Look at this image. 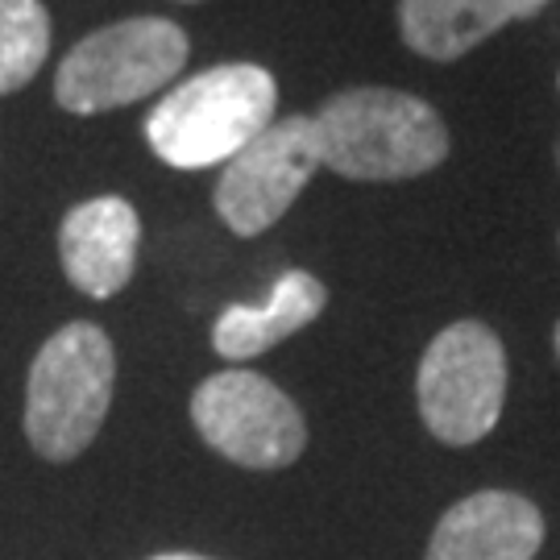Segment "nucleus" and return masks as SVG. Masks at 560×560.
I'll return each instance as SVG.
<instances>
[{
  "label": "nucleus",
  "instance_id": "1",
  "mask_svg": "<svg viewBox=\"0 0 560 560\" xmlns=\"http://www.w3.org/2000/svg\"><path fill=\"white\" fill-rule=\"evenodd\" d=\"M320 166L345 179H416L448 159V129L428 101L399 88H349L312 117Z\"/></svg>",
  "mask_w": 560,
  "mask_h": 560
},
{
  "label": "nucleus",
  "instance_id": "2",
  "mask_svg": "<svg viewBox=\"0 0 560 560\" xmlns=\"http://www.w3.org/2000/svg\"><path fill=\"white\" fill-rule=\"evenodd\" d=\"M279 88L258 62H221L171 88L145 117V141L166 166L203 171L237 159L275 120Z\"/></svg>",
  "mask_w": 560,
  "mask_h": 560
},
{
  "label": "nucleus",
  "instance_id": "3",
  "mask_svg": "<svg viewBox=\"0 0 560 560\" xmlns=\"http://www.w3.org/2000/svg\"><path fill=\"white\" fill-rule=\"evenodd\" d=\"M117 386V349L101 324L71 320L38 349L25 378V441L42 460L83 457L101 436Z\"/></svg>",
  "mask_w": 560,
  "mask_h": 560
},
{
  "label": "nucleus",
  "instance_id": "4",
  "mask_svg": "<svg viewBox=\"0 0 560 560\" xmlns=\"http://www.w3.org/2000/svg\"><path fill=\"white\" fill-rule=\"evenodd\" d=\"M191 55V42L175 21L129 18L113 21L62 55L55 101L67 113L96 117L154 96L175 80Z\"/></svg>",
  "mask_w": 560,
  "mask_h": 560
},
{
  "label": "nucleus",
  "instance_id": "5",
  "mask_svg": "<svg viewBox=\"0 0 560 560\" xmlns=\"http://www.w3.org/2000/svg\"><path fill=\"white\" fill-rule=\"evenodd\" d=\"M416 399L436 441L460 448L490 436L506 399V353L494 328L481 320L448 324L420 358Z\"/></svg>",
  "mask_w": 560,
  "mask_h": 560
},
{
  "label": "nucleus",
  "instance_id": "6",
  "mask_svg": "<svg viewBox=\"0 0 560 560\" xmlns=\"http://www.w3.org/2000/svg\"><path fill=\"white\" fill-rule=\"evenodd\" d=\"M191 423L217 457L241 469H287L307 448V423L295 399L254 370H221L191 395Z\"/></svg>",
  "mask_w": 560,
  "mask_h": 560
},
{
  "label": "nucleus",
  "instance_id": "7",
  "mask_svg": "<svg viewBox=\"0 0 560 560\" xmlns=\"http://www.w3.org/2000/svg\"><path fill=\"white\" fill-rule=\"evenodd\" d=\"M316 166H320V150H316L312 117L270 120L237 159L224 162L221 183L212 191L217 217L237 237H258L287 217V208L300 200Z\"/></svg>",
  "mask_w": 560,
  "mask_h": 560
},
{
  "label": "nucleus",
  "instance_id": "8",
  "mask_svg": "<svg viewBox=\"0 0 560 560\" xmlns=\"http://www.w3.org/2000/svg\"><path fill=\"white\" fill-rule=\"evenodd\" d=\"M141 221L138 208L120 196L75 203L59 224V261L75 291L108 300L129 287L138 270Z\"/></svg>",
  "mask_w": 560,
  "mask_h": 560
},
{
  "label": "nucleus",
  "instance_id": "9",
  "mask_svg": "<svg viewBox=\"0 0 560 560\" xmlns=\"http://www.w3.org/2000/svg\"><path fill=\"white\" fill-rule=\"evenodd\" d=\"M544 544L536 502L511 490H478L444 511L423 560H532Z\"/></svg>",
  "mask_w": 560,
  "mask_h": 560
},
{
  "label": "nucleus",
  "instance_id": "10",
  "mask_svg": "<svg viewBox=\"0 0 560 560\" xmlns=\"http://www.w3.org/2000/svg\"><path fill=\"white\" fill-rule=\"evenodd\" d=\"M552 0H399L402 42L432 62H453L502 25L544 13Z\"/></svg>",
  "mask_w": 560,
  "mask_h": 560
},
{
  "label": "nucleus",
  "instance_id": "11",
  "mask_svg": "<svg viewBox=\"0 0 560 560\" xmlns=\"http://www.w3.org/2000/svg\"><path fill=\"white\" fill-rule=\"evenodd\" d=\"M324 307H328V287L307 270H287L261 307L249 303L224 307L221 320L212 324V349L229 361H249L275 349L279 340L295 337Z\"/></svg>",
  "mask_w": 560,
  "mask_h": 560
},
{
  "label": "nucleus",
  "instance_id": "12",
  "mask_svg": "<svg viewBox=\"0 0 560 560\" xmlns=\"http://www.w3.org/2000/svg\"><path fill=\"white\" fill-rule=\"evenodd\" d=\"M50 55V13L42 0H0V96L18 92Z\"/></svg>",
  "mask_w": 560,
  "mask_h": 560
},
{
  "label": "nucleus",
  "instance_id": "13",
  "mask_svg": "<svg viewBox=\"0 0 560 560\" xmlns=\"http://www.w3.org/2000/svg\"><path fill=\"white\" fill-rule=\"evenodd\" d=\"M150 560H212V557H200V552H159V557Z\"/></svg>",
  "mask_w": 560,
  "mask_h": 560
},
{
  "label": "nucleus",
  "instance_id": "14",
  "mask_svg": "<svg viewBox=\"0 0 560 560\" xmlns=\"http://www.w3.org/2000/svg\"><path fill=\"white\" fill-rule=\"evenodd\" d=\"M552 345H557V358H560V324H557V332H552Z\"/></svg>",
  "mask_w": 560,
  "mask_h": 560
},
{
  "label": "nucleus",
  "instance_id": "15",
  "mask_svg": "<svg viewBox=\"0 0 560 560\" xmlns=\"http://www.w3.org/2000/svg\"><path fill=\"white\" fill-rule=\"evenodd\" d=\"M179 4H196V0H179Z\"/></svg>",
  "mask_w": 560,
  "mask_h": 560
}]
</instances>
